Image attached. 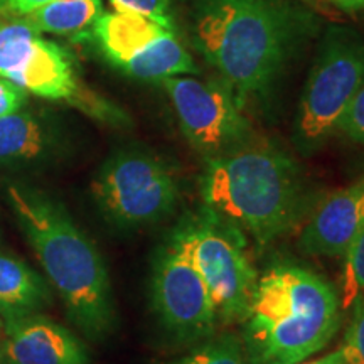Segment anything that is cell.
I'll return each mask as SVG.
<instances>
[{
    "mask_svg": "<svg viewBox=\"0 0 364 364\" xmlns=\"http://www.w3.org/2000/svg\"><path fill=\"white\" fill-rule=\"evenodd\" d=\"M53 136L34 113L19 110L0 117V167L29 169L48 161Z\"/></svg>",
    "mask_w": 364,
    "mask_h": 364,
    "instance_id": "obj_14",
    "label": "cell"
},
{
    "mask_svg": "<svg viewBox=\"0 0 364 364\" xmlns=\"http://www.w3.org/2000/svg\"><path fill=\"white\" fill-rule=\"evenodd\" d=\"M364 85V39L332 27L322 41L294 120V145L302 156L324 147Z\"/></svg>",
    "mask_w": 364,
    "mask_h": 364,
    "instance_id": "obj_6",
    "label": "cell"
},
{
    "mask_svg": "<svg viewBox=\"0 0 364 364\" xmlns=\"http://www.w3.org/2000/svg\"><path fill=\"white\" fill-rule=\"evenodd\" d=\"M51 2V0H7L6 14L12 16H27V14L34 12L36 9L43 7L44 4Z\"/></svg>",
    "mask_w": 364,
    "mask_h": 364,
    "instance_id": "obj_23",
    "label": "cell"
},
{
    "mask_svg": "<svg viewBox=\"0 0 364 364\" xmlns=\"http://www.w3.org/2000/svg\"><path fill=\"white\" fill-rule=\"evenodd\" d=\"M4 336H6V327H4V318L0 317V361L4 359Z\"/></svg>",
    "mask_w": 364,
    "mask_h": 364,
    "instance_id": "obj_26",
    "label": "cell"
},
{
    "mask_svg": "<svg viewBox=\"0 0 364 364\" xmlns=\"http://www.w3.org/2000/svg\"><path fill=\"white\" fill-rule=\"evenodd\" d=\"M343 307L324 277L297 263H275L258 277L241 321L247 364H299L338 334Z\"/></svg>",
    "mask_w": 364,
    "mask_h": 364,
    "instance_id": "obj_4",
    "label": "cell"
},
{
    "mask_svg": "<svg viewBox=\"0 0 364 364\" xmlns=\"http://www.w3.org/2000/svg\"><path fill=\"white\" fill-rule=\"evenodd\" d=\"M331 2H334V4H338V6H339V4H341V0H331Z\"/></svg>",
    "mask_w": 364,
    "mask_h": 364,
    "instance_id": "obj_28",
    "label": "cell"
},
{
    "mask_svg": "<svg viewBox=\"0 0 364 364\" xmlns=\"http://www.w3.org/2000/svg\"><path fill=\"white\" fill-rule=\"evenodd\" d=\"M6 198L73 324L91 339L112 334L117 326L115 300L97 245L44 191L11 181Z\"/></svg>",
    "mask_w": 364,
    "mask_h": 364,
    "instance_id": "obj_1",
    "label": "cell"
},
{
    "mask_svg": "<svg viewBox=\"0 0 364 364\" xmlns=\"http://www.w3.org/2000/svg\"><path fill=\"white\" fill-rule=\"evenodd\" d=\"M103 58L124 75L140 81L198 75L199 68L174 29L134 12H107L91 26Z\"/></svg>",
    "mask_w": 364,
    "mask_h": 364,
    "instance_id": "obj_9",
    "label": "cell"
},
{
    "mask_svg": "<svg viewBox=\"0 0 364 364\" xmlns=\"http://www.w3.org/2000/svg\"><path fill=\"white\" fill-rule=\"evenodd\" d=\"M199 191L204 208L258 245L292 231L307 215L311 201L309 184L295 159L255 139L206 159Z\"/></svg>",
    "mask_w": 364,
    "mask_h": 364,
    "instance_id": "obj_2",
    "label": "cell"
},
{
    "mask_svg": "<svg viewBox=\"0 0 364 364\" xmlns=\"http://www.w3.org/2000/svg\"><path fill=\"white\" fill-rule=\"evenodd\" d=\"M206 284L220 322H241L257 289L258 273L238 228L203 208L177 223L166 241Z\"/></svg>",
    "mask_w": 364,
    "mask_h": 364,
    "instance_id": "obj_5",
    "label": "cell"
},
{
    "mask_svg": "<svg viewBox=\"0 0 364 364\" xmlns=\"http://www.w3.org/2000/svg\"><path fill=\"white\" fill-rule=\"evenodd\" d=\"M349 309L351 318L339 349L346 364H364V295L354 299Z\"/></svg>",
    "mask_w": 364,
    "mask_h": 364,
    "instance_id": "obj_19",
    "label": "cell"
},
{
    "mask_svg": "<svg viewBox=\"0 0 364 364\" xmlns=\"http://www.w3.org/2000/svg\"><path fill=\"white\" fill-rule=\"evenodd\" d=\"M299 364H346V361H344L343 353H341V349H336V351L324 354V356H321L317 359H309V361L306 359V361H302Z\"/></svg>",
    "mask_w": 364,
    "mask_h": 364,
    "instance_id": "obj_24",
    "label": "cell"
},
{
    "mask_svg": "<svg viewBox=\"0 0 364 364\" xmlns=\"http://www.w3.org/2000/svg\"><path fill=\"white\" fill-rule=\"evenodd\" d=\"M0 78L39 98L75 105L100 120L124 122V113L81 85L70 54L44 39L26 16L0 14Z\"/></svg>",
    "mask_w": 364,
    "mask_h": 364,
    "instance_id": "obj_7",
    "label": "cell"
},
{
    "mask_svg": "<svg viewBox=\"0 0 364 364\" xmlns=\"http://www.w3.org/2000/svg\"><path fill=\"white\" fill-rule=\"evenodd\" d=\"M339 7L346 9V11H361L364 9V0H341Z\"/></svg>",
    "mask_w": 364,
    "mask_h": 364,
    "instance_id": "obj_25",
    "label": "cell"
},
{
    "mask_svg": "<svg viewBox=\"0 0 364 364\" xmlns=\"http://www.w3.org/2000/svg\"><path fill=\"white\" fill-rule=\"evenodd\" d=\"M7 364H88L85 344L68 327L43 314L4 321Z\"/></svg>",
    "mask_w": 364,
    "mask_h": 364,
    "instance_id": "obj_13",
    "label": "cell"
},
{
    "mask_svg": "<svg viewBox=\"0 0 364 364\" xmlns=\"http://www.w3.org/2000/svg\"><path fill=\"white\" fill-rule=\"evenodd\" d=\"M364 225V179L327 196L314 208L299 236L311 257L343 258Z\"/></svg>",
    "mask_w": 364,
    "mask_h": 364,
    "instance_id": "obj_12",
    "label": "cell"
},
{
    "mask_svg": "<svg viewBox=\"0 0 364 364\" xmlns=\"http://www.w3.org/2000/svg\"><path fill=\"white\" fill-rule=\"evenodd\" d=\"M113 11L134 12L150 17L159 24L174 29L172 22V0H110Z\"/></svg>",
    "mask_w": 364,
    "mask_h": 364,
    "instance_id": "obj_20",
    "label": "cell"
},
{
    "mask_svg": "<svg viewBox=\"0 0 364 364\" xmlns=\"http://www.w3.org/2000/svg\"><path fill=\"white\" fill-rule=\"evenodd\" d=\"M161 85L186 140L204 159L221 156L255 139L245 108L223 80L203 81L184 75L162 80Z\"/></svg>",
    "mask_w": 364,
    "mask_h": 364,
    "instance_id": "obj_10",
    "label": "cell"
},
{
    "mask_svg": "<svg viewBox=\"0 0 364 364\" xmlns=\"http://www.w3.org/2000/svg\"><path fill=\"white\" fill-rule=\"evenodd\" d=\"M6 7H7V0H0V14H6Z\"/></svg>",
    "mask_w": 364,
    "mask_h": 364,
    "instance_id": "obj_27",
    "label": "cell"
},
{
    "mask_svg": "<svg viewBox=\"0 0 364 364\" xmlns=\"http://www.w3.org/2000/svg\"><path fill=\"white\" fill-rule=\"evenodd\" d=\"M343 282H341V307L343 311L351 307L354 299L364 295V225L348 252L344 253Z\"/></svg>",
    "mask_w": 364,
    "mask_h": 364,
    "instance_id": "obj_18",
    "label": "cell"
},
{
    "mask_svg": "<svg viewBox=\"0 0 364 364\" xmlns=\"http://www.w3.org/2000/svg\"><path fill=\"white\" fill-rule=\"evenodd\" d=\"M51 290L38 272L0 250V317L4 321L38 314L51 304Z\"/></svg>",
    "mask_w": 364,
    "mask_h": 364,
    "instance_id": "obj_15",
    "label": "cell"
},
{
    "mask_svg": "<svg viewBox=\"0 0 364 364\" xmlns=\"http://www.w3.org/2000/svg\"><path fill=\"white\" fill-rule=\"evenodd\" d=\"M297 27L284 0H194L191 12L196 51L243 108L279 80L297 41Z\"/></svg>",
    "mask_w": 364,
    "mask_h": 364,
    "instance_id": "obj_3",
    "label": "cell"
},
{
    "mask_svg": "<svg viewBox=\"0 0 364 364\" xmlns=\"http://www.w3.org/2000/svg\"><path fill=\"white\" fill-rule=\"evenodd\" d=\"M338 132L344 134L351 142L364 145V85L349 105Z\"/></svg>",
    "mask_w": 364,
    "mask_h": 364,
    "instance_id": "obj_21",
    "label": "cell"
},
{
    "mask_svg": "<svg viewBox=\"0 0 364 364\" xmlns=\"http://www.w3.org/2000/svg\"><path fill=\"white\" fill-rule=\"evenodd\" d=\"M0 364H7L6 361H4V359H2V361H0Z\"/></svg>",
    "mask_w": 364,
    "mask_h": 364,
    "instance_id": "obj_29",
    "label": "cell"
},
{
    "mask_svg": "<svg viewBox=\"0 0 364 364\" xmlns=\"http://www.w3.org/2000/svg\"><path fill=\"white\" fill-rule=\"evenodd\" d=\"M27 102V91L6 78H0V117L22 110Z\"/></svg>",
    "mask_w": 364,
    "mask_h": 364,
    "instance_id": "obj_22",
    "label": "cell"
},
{
    "mask_svg": "<svg viewBox=\"0 0 364 364\" xmlns=\"http://www.w3.org/2000/svg\"><path fill=\"white\" fill-rule=\"evenodd\" d=\"M91 196L110 225L136 230L167 220L179 204L181 188L164 159L149 150L124 149L102 164Z\"/></svg>",
    "mask_w": 364,
    "mask_h": 364,
    "instance_id": "obj_8",
    "label": "cell"
},
{
    "mask_svg": "<svg viewBox=\"0 0 364 364\" xmlns=\"http://www.w3.org/2000/svg\"><path fill=\"white\" fill-rule=\"evenodd\" d=\"M150 299L159 322L181 343L206 339L220 324L206 284L167 243L154 257Z\"/></svg>",
    "mask_w": 364,
    "mask_h": 364,
    "instance_id": "obj_11",
    "label": "cell"
},
{
    "mask_svg": "<svg viewBox=\"0 0 364 364\" xmlns=\"http://www.w3.org/2000/svg\"><path fill=\"white\" fill-rule=\"evenodd\" d=\"M166 364H247L241 338L231 332L209 336L188 354Z\"/></svg>",
    "mask_w": 364,
    "mask_h": 364,
    "instance_id": "obj_17",
    "label": "cell"
},
{
    "mask_svg": "<svg viewBox=\"0 0 364 364\" xmlns=\"http://www.w3.org/2000/svg\"><path fill=\"white\" fill-rule=\"evenodd\" d=\"M102 14V0H51L26 17L39 33L70 36L91 29Z\"/></svg>",
    "mask_w": 364,
    "mask_h": 364,
    "instance_id": "obj_16",
    "label": "cell"
}]
</instances>
